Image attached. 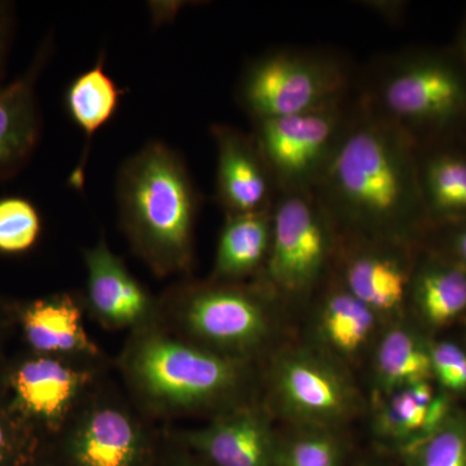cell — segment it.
Returning <instances> with one entry per match:
<instances>
[{"label":"cell","instance_id":"cell-1","mask_svg":"<svg viewBox=\"0 0 466 466\" xmlns=\"http://www.w3.org/2000/svg\"><path fill=\"white\" fill-rule=\"evenodd\" d=\"M339 232L416 240L426 213L416 143L361 100L312 189Z\"/></svg>","mask_w":466,"mask_h":466},{"label":"cell","instance_id":"cell-2","mask_svg":"<svg viewBox=\"0 0 466 466\" xmlns=\"http://www.w3.org/2000/svg\"><path fill=\"white\" fill-rule=\"evenodd\" d=\"M116 201L126 235L156 274L189 268L200 200L179 153L146 144L122 165Z\"/></svg>","mask_w":466,"mask_h":466},{"label":"cell","instance_id":"cell-3","mask_svg":"<svg viewBox=\"0 0 466 466\" xmlns=\"http://www.w3.org/2000/svg\"><path fill=\"white\" fill-rule=\"evenodd\" d=\"M364 104L410 137L441 133L466 118V72L455 58L426 51L380 57L358 78Z\"/></svg>","mask_w":466,"mask_h":466},{"label":"cell","instance_id":"cell-4","mask_svg":"<svg viewBox=\"0 0 466 466\" xmlns=\"http://www.w3.org/2000/svg\"><path fill=\"white\" fill-rule=\"evenodd\" d=\"M125 370L149 407L171 413L225 404L248 380L247 361L157 332L137 337Z\"/></svg>","mask_w":466,"mask_h":466},{"label":"cell","instance_id":"cell-5","mask_svg":"<svg viewBox=\"0 0 466 466\" xmlns=\"http://www.w3.org/2000/svg\"><path fill=\"white\" fill-rule=\"evenodd\" d=\"M348 58L320 48H280L245 67L238 100L253 121L299 115L345 99L357 90Z\"/></svg>","mask_w":466,"mask_h":466},{"label":"cell","instance_id":"cell-6","mask_svg":"<svg viewBox=\"0 0 466 466\" xmlns=\"http://www.w3.org/2000/svg\"><path fill=\"white\" fill-rule=\"evenodd\" d=\"M339 229L312 191L279 193L263 281L275 294L303 299L332 271Z\"/></svg>","mask_w":466,"mask_h":466},{"label":"cell","instance_id":"cell-7","mask_svg":"<svg viewBox=\"0 0 466 466\" xmlns=\"http://www.w3.org/2000/svg\"><path fill=\"white\" fill-rule=\"evenodd\" d=\"M358 106L345 99L299 115L253 121V137L274 175L279 193L312 191L341 143Z\"/></svg>","mask_w":466,"mask_h":466},{"label":"cell","instance_id":"cell-8","mask_svg":"<svg viewBox=\"0 0 466 466\" xmlns=\"http://www.w3.org/2000/svg\"><path fill=\"white\" fill-rule=\"evenodd\" d=\"M274 290L238 283L193 285L179 294V317L198 345L245 360L272 330L268 296Z\"/></svg>","mask_w":466,"mask_h":466},{"label":"cell","instance_id":"cell-9","mask_svg":"<svg viewBox=\"0 0 466 466\" xmlns=\"http://www.w3.org/2000/svg\"><path fill=\"white\" fill-rule=\"evenodd\" d=\"M276 407L294 428L336 429L357 413L359 398L341 361L320 349L281 352L271 370Z\"/></svg>","mask_w":466,"mask_h":466},{"label":"cell","instance_id":"cell-10","mask_svg":"<svg viewBox=\"0 0 466 466\" xmlns=\"http://www.w3.org/2000/svg\"><path fill=\"white\" fill-rule=\"evenodd\" d=\"M413 241L339 232L333 275L380 318L397 317L410 297L416 265Z\"/></svg>","mask_w":466,"mask_h":466},{"label":"cell","instance_id":"cell-11","mask_svg":"<svg viewBox=\"0 0 466 466\" xmlns=\"http://www.w3.org/2000/svg\"><path fill=\"white\" fill-rule=\"evenodd\" d=\"M90 380V373L64 358L34 354L11 368L0 400L35 433L54 431L66 422Z\"/></svg>","mask_w":466,"mask_h":466},{"label":"cell","instance_id":"cell-12","mask_svg":"<svg viewBox=\"0 0 466 466\" xmlns=\"http://www.w3.org/2000/svg\"><path fill=\"white\" fill-rule=\"evenodd\" d=\"M211 135L217 146V198L226 216L272 210L278 186L253 134L214 125Z\"/></svg>","mask_w":466,"mask_h":466},{"label":"cell","instance_id":"cell-13","mask_svg":"<svg viewBox=\"0 0 466 466\" xmlns=\"http://www.w3.org/2000/svg\"><path fill=\"white\" fill-rule=\"evenodd\" d=\"M187 441L214 466H274L279 437L265 410L232 406Z\"/></svg>","mask_w":466,"mask_h":466},{"label":"cell","instance_id":"cell-14","mask_svg":"<svg viewBox=\"0 0 466 466\" xmlns=\"http://www.w3.org/2000/svg\"><path fill=\"white\" fill-rule=\"evenodd\" d=\"M51 48L47 39L23 75L0 86V179H8L25 167L41 140L36 84Z\"/></svg>","mask_w":466,"mask_h":466},{"label":"cell","instance_id":"cell-15","mask_svg":"<svg viewBox=\"0 0 466 466\" xmlns=\"http://www.w3.org/2000/svg\"><path fill=\"white\" fill-rule=\"evenodd\" d=\"M66 451L72 466H144L147 441L130 413L106 404L79 419Z\"/></svg>","mask_w":466,"mask_h":466},{"label":"cell","instance_id":"cell-16","mask_svg":"<svg viewBox=\"0 0 466 466\" xmlns=\"http://www.w3.org/2000/svg\"><path fill=\"white\" fill-rule=\"evenodd\" d=\"M85 263L88 303L101 323L122 328L140 323L148 317L152 309L149 294L104 238L96 247L85 251Z\"/></svg>","mask_w":466,"mask_h":466},{"label":"cell","instance_id":"cell-17","mask_svg":"<svg viewBox=\"0 0 466 466\" xmlns=\"http://www.w3.org/2000/svg\"><path fill=\"white\" fill-rule=\"evenodd\" d=\"M20 323L33 354L66 358L99 352L85 330L81 309L67 294L27 303L21 309Z\"/></svg>","mask_w":466,"mask_h":466},{"label":"cell","instance_id":"cell-18","mask_svg":"<svg viewBox=\"0 0 466 466\" xmlns=\"http://www.w3.org/2000/svg\"><path fill=\"white\" fill-rule=\"evenodd\" d=\"M380 319L332 274L315 320L321 351L339 361L354 360L372 343Z\"/></svg>","mask_w":466,"mask_h":466},{"label":"cell","instance_id":"cell-19","mask_svg":"<svg viewBox=\"0 0 466 466\" xmlns=\"http://www.w3.org/2000/svg\"><path fill=\"white\" fill-rule=\"evenodd\" d=\"M408 302L433 329L455 323L466 314V267L451 256L416 260Z\"/></svg>","mask_w":466,"mask_h":466},{"label":"cell","instance_id":"cell-20","mask_svg":"<svg viewBox=\"0 0 466 466\" xmlns=\"http://www.w3.org/2000/svg\"><path fill=\"white\" fill-rule=\"evenodd\" d=\"M373 385L377 397L413 383L431 381V346L415 327L395 321L377 337Z\"/></svg>","mask_w":466,"mask_h":466},{"label":"cell","instance_id":"cell-21","mask_svg":"<svg viewBox=\"0 0 466 466\" xmlns=\"http://www.w3.org/2000/svg\"><path fill=\"white\" fill-rule=\"evenodd\" d=\"M272 210L227 216L218 241L213 281L238 283L262 274L268 258Z\"/></svg>","mask_w":466,"mask_h":466},{"label":"cell","instance_id":"cell-22","mask_svg":"<svg viewBox=\"0 0 466 466\" xmlns=\"http://www.w3.org/2000/svg\"><path fill=\"white\" fill-rule=\"evenodd\" d=\"M417 147L426 219L466 222V155L456 149Z\"/></svg>","mask_w":466,"mask_h":466},{"label":"cell","instance_id":"cell-23","mask_svg":"<svg viewBox=\"0 0 466 466\" xmlns=\"http://www.w3.org/2000/svg\"><path fill=\"white\" fill-rule=\"evenodd\" d=\"M124 90L116 86L106 72L104 57L91 69L73 79L66 94V106L70 118L86 135L85 155L72 174V186L82 188L85 182V165L87 162L91 140L104 127L118 109Z\"/></svg>","mask_w":466,"mask_h":466},{"label":"cell","instance_id":"cell-24","mask_svg":"<svg viewBox=\"0 0 466 466\" xmlns=\"http://www.w3.org/2000/svg\"><path fill=\"white\" fill-rule=\"evenodd\" d=\"M435 392L431 381H426L379 397L373 415L376 437L400 453L417 443Z\"/></svg>","mask_w":466,"mask_h":466},{"label":"cell","instance_id":"cell-25","mask_svg":"<svg viewBox=\"0 0 466 466\" xmlns=\"http://www.w3.org/2000/svg\"><path fill=\"white\" fill-rule=\"evenodd\" d=\"M343 455L336 429L294 428L279 438L274 466H342Z\"/></svg>","mask_w":466,"mask_h":466},{"label":"cell","instance_id":"cell-26","mask_svg":"<svg viewBox=\"0 0 466 466\" xmlns=\"http://www.w3.org/2000/svg\"><path fill=\"white\" fill-rule=\"evenodd\" d=\"M400 455L404 466H466V410H453L435 433Z\"/></svg>","mask_w":466,"mask_h":466},{"label":"cell","instance_id":"cell-27","mask_svg":"<svg viewBox=\"0 0 466 466\" xmlns=\"http://www.w3.org/2000/svg\"><path fill=\"white\" fill-rule=\"evenodd\" d=\"M41 232V216L32 202L23 198H0V253H25Z\"/></svg>","mask_w":466,"mask_h":466},{"label":"cell","instance_id":"cell-28","mask_svg":"<svg viewBox=\"0 0 466 466\" xmlns=\"http://www.w3.org/2000/svg\"><path fill=\"white\" fill-rule=\"evenodd\" d=\"M36 433L0 400V466H29Z\"/></svg>","mask_w":466,"mask_h":466},{"label":"cell","instance_id":"cell-29","mask_svg":"<svg viewBox=\"0 0 466 466\" xmlns=\"http://www.w3.org/2000/svg\"><path fill=\"white\" fill-rule=\"evenodd\" d=\"M431 377L451 395L466 392V351L458 343L441 341L431 346Z\"/></svg>","mask_w":466,"mask_h":466},{"label":"cell","instance_id":"cell-30","mask_svg":"<svg viewBox=\"0 0 466 466\" xmlns=\"http://www.w3.org/2000/svg\"><path fill=\"white\" fill-rule=\"evenodd\" d=\"M14 5L0 0V82L5 75L12 36H14Z\"/></svg>","mask_w":466,"mask_h":466},{"label":"cell","instance_id":"cell-31","mask_svg":"<svg viewBox=\"0 0 466 466\" xmlns=\"http://www.w3.org/2000/svg\"><path fill=\"white\" fill-rule=\"evenodd\" d=\"M364 7L370 9L375 12L385 20L390 21V23L397 24L398 20H400L404 15V5L403 2H397V0H380V2H364Z\"/></svg>","mask_w":466,"mask_h":466},{"label":"cell","instance_id":"cell-32","mask_svg":"<svg viewBox=\"0 0 466 466\" xmlns=\"http://www.w3.org/2000/svg\"><path fill=\"white\" fill-rule=\"evenodd\" d=\"M450 256L466 267V222L453 225L450 235Z\"/></svg>","mask_w":466,"mask_h":466},{"label":"cell","instance_id":"cell-33","mask_svg":"<svg viewBox=\"0 0 466 466\" xmlns=\"http://www.w3.org/2000/svg\"><path fill=\"white\" fill-rule=\"evenodd\" d=\"M455 57L456 60L459 61L460 66H461L462 69H464L466 72V21L459 33Z\"/></svg>","mask_w":466,"mask_h":466},{"label":"cell","instance_id":"cell-34","mask_svg":"<svg viewBox=\"0 0 466 466\" xmlns=\"http://www.w3.org/2000/svg\"><path fill=\"white\" fill-rule=\"evenodd\" d=\"M358 466H375V465H372V464H360V465H358Z\"/></svg>","mask_w":466,"mask_h":466}]
</instances>
